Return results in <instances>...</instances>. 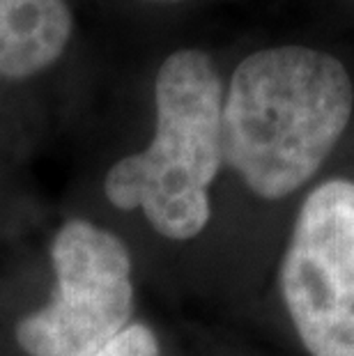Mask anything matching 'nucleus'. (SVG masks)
Listing matches in <instances>:
<instances>
[{
    "instance_id": "obj_1",
    "label": "nucleus",
    "mask_w": 354,
    "mask_h": 356,
    "mask_svg": "<svg viewBox=\"0 0 354 356\" xmlns=\"http://www.w3.org/2000/svg\"><path fill=\"white\" fill-rule=\"evenodd\" d=\"M352 108L338 58L299 44L260 49L235 67L223 97V161L258 198L281 200L320 170Z\"/></svg>"
},
{
    "instance_id": "obj_2",
    "label": "nucleus",
    "mask_w": 354,
    "mask_h": 356,
    "mask_svg": "<svg viewBox=\"0 0 354 356\" xmlns=\"http://www.w3.org/2000/svg\"><path fill=\"white\" fill-rule=\"evenodd\" d=\"M154 108V138L111 165L104 193L118 209H140L163 237L186 241L209 223V186L223 163V86L212 58L195 49L166 58Z\"/></svg>"
},
{
    "instance_id": "obj_3",
    "label": "nucleus",
    "mask_w": 354,
    "mask_h": 356,
    "mask_svg": "<svg viewBox=\"0 0 354 356\" xmlns=\"http://www.w3.org/2000/svg\"><path fill=\"white\" fill-rule=\"evenodd\" d=\"M56 290L47 306L19 322L28 356H95L134 313L131 255L115 234L72 218L51 241Z\"/></svg>"
},
{
    "instance_id": "obj_4",
    "label": "nucleus",
    "mask_w": 354,
    "mask_h": 356,
    "mask_svg": "<svg viewBox=\"0 0 354 356\" xmlns=\"http://www.w3.org/2000/svg\"><path fill=\"white\" fill-rule=\"evenodd\" d=\"M281 292L311 356H354V181L306 195L281 262Z\"/></svg>"
},
{
    "instance_id": "obj_5",
    "label": "nucleus",
    "mask_w": 354,
    "mask_h": 356,
    "mask_svg": "<svg viewBox=\"0 0 354 356\" xmlns=\"http://www.w3.org/2000/svg\"><path fill=\"white\" fill-rule=\"evenodd\" d=\"M72 30L67 0H0V76L28 79L49 70Z\"/></svg>"
},
{
    "instance_id": "obj_6",
    "label": "nucleus",
    "mask_w": 354,
    "mask_h": 356,
    "mask_svg": "<svg viewBox=\"0 0 354 356\" xmlns=\"http://www.w3.org/2000/svg\"><path fill=\"white\" fill-rule=\"evenodd\" d=\"M95 356H161L159 340L145 324H129Z\"/></svg>"
},
{
    "instance_id": "obj_7",
    "label": "nucleus",
    "mask_w": 354,
    "mask_h": 356,
    "mask_svg": "<svg viewBox=\"0 0 354 356\" xmlns=\"http://www.w3.org/2000/svg\"><path fill=\"white\" fill-rule=\"evenodd\" d=\"M147 3H166V5H168V3H184V0H147Z\"/></svg>"
}]
</instances>
